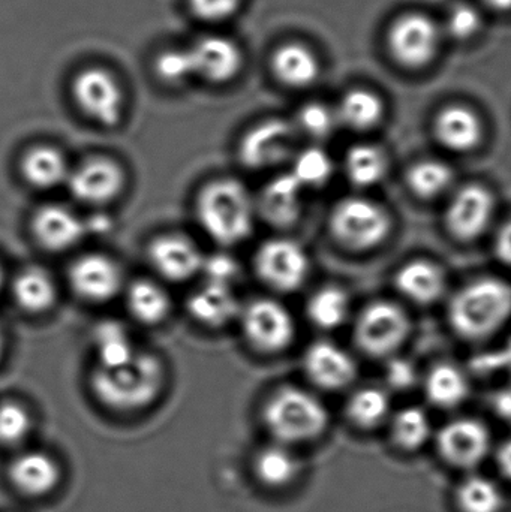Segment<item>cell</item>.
Instances as JSON below:
<instances>
[{"label": "cell", "mask_w": 511, "mask_h": 512, "mask_svg": "<svg viewBox=\"0 0 511 512\" xmlns=\"http://www.w3.org/2000/svg\"><path fill=\"white\" fill-rule=\"evenodd\" d=\"M165 367L150 352H137L128 363L93 369L90 387L96 399L117 412H135L152 405L164 390Z\"/></svg>", "instance_id": "6da1fadb"}, {"label": "cell", "mask_w": 511, "mask_h": 512, "mask_svg": "<svg viewBox=\"0 0 511 512\" xmlns=\"http://www.w3.org/2000/svg\"><path fill=\"white\" fill-rule=\"evenodd\" d=\"M195 212L204 233L225 248L245 242L258 215L254 198L234 179H219L204 186Z\"/></svg>", "instance_id": "7a4b0ae2"}, {"label": "cell", "mask_w": 511, "mask_h": 512, "mask_svg": "<svg viewBox=\"0 0 511 512\" xmlns=\"http://www.w3.org/2000/svg\"><path fill=\"white\" fill-rule=\"evenodd\" d=\"M510 316L511 286L504 280H474L450 301V324L464 339H486L497 333Z\"/></svg>", "instance_id": "3957f363"}, {"label": "cell", "mask_w": 511, "mask_h": 512, "mask_svg": "<svg viewBox=\"0 0 511 512\" xmlns=\"http://www.w3.org/2000/svg\"><path fill=\"white\" fill-rule=\"evenodd\" d=\"M264 423L278 444L312 441L326 430L329 414L323 403L308 391L285 387L264 406Z\"/></svg>", "instance_id": "277c9868"}, {"label": "cell", "mask_w": 511, "mask_h": 512, "mask_svg": "<svg viewBox=\"0 0 511 512\" xmlns=\"http://www.w3.org/2000/svg\"><path fill=\"white\" fill-rule=\"evenodd\" d=\"M392 225L387 210L366 198H345L330 213V233L339 245L351 251H368L381 245Z\"/></svg>", "instance_id": "5b68a950"}, {"label": "cell", "mask_w": 511, "mask_h": 512, "mask_svg": "<svg viewBox=\"0 0 511 512\" xmlns=\"http://www.w3.org/2000/svg\"><path fill=\"white\" fill-rule=\"evenodd\" d=\"M71 93L81 113L98 125L114 128L122 120L125 95L107 69L93 66L78 72L72 80Z\"/></svg>", "instance_id": "8992f818"}, {"label": "cell", "mask_w": 511, "mask_h": 512, "mask_svg": "<svg viewBox=\"0 0 511 512\" xmlns=\"http://www.w3.org/2000/svg\"><path fill=\"white\" fill-rule=\"evenodd\" d=\"M410 328V319L398 304L377 301L360 313L354 339L366 355L387 357L401 348Z\"/></svg>", "instance_id": "52a82bcc"}, {"label": "cell", "mask_w": 511, "mask_h": 512, "mask_svg": "<svg viewBox=\"0 0 511 512\" xmlns=\"http://www.w3.org/2000/svg\"><path fill=\"white\" fill-rule=\"evenodd\" d=\"M240 324L249 345L263 354L284 351L296 337V324L284 304L270 298L249 303L240 313Z\"/></svg>", "instance_id": "ba28073f"}, {"label": "cell", "mask_w": 511, "mask_h": 512, "mask_svg": "<svg viewBox=\"0 0 511 512\" xmlns=\"http://www.w3.org/2000/svg\"><path fill=\"white\" fill-rule=\"evenodd\" d=\"M440 29L425 14H405L390 27L387 35L390 53L405 68H423L437 56Z\"/></svg>", "instance_id": "9c48e42d"}, {"label": "cell", "mask_w": 511, "mask_h": 512, "mask_svg": "<svg viewBox=\"0 0 511 512\" xmlns=\"http://www.w3.org/2000/svg\"><path fill=\"white\" fill-rule=\"evenodd\" d=\"M258 277L278 292H293L305 283L309 258L299 243L273 239L263 243L254 258Z\"/></svg>", "instance_id": "30bf717a"}, {"label": "cell", "mask_w": 511, "mask_h": 512, "mask_svg": "<svg viewBox=\"0 0 511 512\" xmlns=\"http://www.w3.org/2000/svg\"><path fill=\"white\" fill-rule=\"evenodd\" d=\"M294 146L293 125L284 120H267L249 129L240 141V162L251 170H267L290 159Z\"/></svg>", "instance_id": "8fae6325"}, {"label": "cell", "mask_w": 511, "mask_h": 512, "mask_svg": "<svg viewBox=\"0 0 511 512\" xmlns=\"http://www.w3.org/2000/svg\"><path fill=\"white\" fill-rule=\"evenodd\" d=\"M66 185L80 203L104 206L122 194L126 174L113 159L92 158L71 170Z\"/></svg>", "instance_id": "7c38bea8"}, {"label": "cell", "mask_w": 511, "mask_h": 512, "mask_svg": "<svg viewBox=\"0 0 511 512\" xmlns=\"http://www.w3.org/2000/svg\"><path fill=\"white\" fill-rule=\"evenodd\" d=\"M495 212L492 192L483 185H467L456 192L446 212V227L459 242L479 239Z\"/></svg>", "instance_id": "4fadbf2b"}, {"label": "cell", "mask_w": 511, "mask_h": 512, "mask_svg": "<svg viewBox=\"0 0 511 512\" xmlns=\"http://www.w3.org/2000/svg\"><path fill=\"white\" fill-rule=\"evenodd\" d=\"M69 283L75 294L83 300L105 303L116 297L122 289V268L110 256L83 255L72 262Z\"/></svg>", "instance_id": "5bb4252c"}, {"label": "cell", "mask_w": 511, "mask_h": 512, "mask_svg": "<svg viewBox=\"0 0 511 512\" xmlns=\"http://www.w3.org/2000/svg\"><path fill=\"white\" fill-rule=\"evenodd\" d=\"M149 261L159 276L182 283L201 273L204 255L188 237L165 234L149 246Z\"/></svg>", "instance_id": "9a60e30c"}, {"label": "cell", "mask_w": 511, "mask_h": 512, "mask_svg": "<svg viewBox=\"0 0 511 512\" xmlns=\"http://www.w3.org/2000/svg\"><path fill=\"white\" fill-rule=\"evenodd\" d=\"M489 447L491 436L485 424L470 418L446 424L438 435L441 456L459 468L479 465L488 456Z\"/></svg>", "instance_id": "2e32d148"}, {"label": "cell", "mask_w": 511, "mask_h": 512, "mask_svg": "<svg viewBox=\"0 0 511 512\" xmlns=\"http://www.w3.org/2000/svg\"><path fill=\"white\" fill-rule=\"evenodd\" d=\"M195 77L213 84L234 80L242 71L243 53L233 39L210 35L198 39L191 48Z\"/></svg>", "instance_id": "e0dca14e"}, {"label": "cell", "mask_w": 511, "mask_h": 512, "mask_svg": "<svg viewBox=\"0 0 511 512\" xmlns=\"http://www.w3.org/2000/svg\"><path fill=\"white\" fill-rule=\"evenodd\" d=\"M306 375L324 390H341L356 379L357 366L353 358L335 343L318 340L306 349L303 357Z\"/></svg>", "instance_id": "ac0fdd59"}, {"label": "cell", "mask_w": 511, "mask_h": 512, "mask_svg": "<svg viewBox=\"0 0 511 512\" xmlns=\"http://www.w3.org/2000/svg\"><path fill=\"white\" fill-rule=\"evenodd\" d=\"M32 233L45 251L65 252L86 237L87 222L66 207L50 204L33 215Z\"/></svg>", "instance_id": "d6986e66"}, {"label": "cell", "mask_w": 511, "mask_h": 512, "mask_svg": "<svg viewBox=\"0 0 511 512\" xmlns=\"http://www.w3.org/2000/svg\"><path fill=\"white\" fill-rule=\"evenodd\" d=\"M303 189L291 171L276 176L264 186L255 201L258 215L272 227H293L302 215Z\"/></svg>", "instance_id": "ffe728a7"}, {"label": "cell", "mask_w": 511, "mask_h": 512, "mask_svg": "<svg viewBox=\"0 0 511 512\" xmlns=\"http://www.w3.org/2000/svg\"><path fill=\"white\" fill-rule=\"evenodd\" d=\"M188 310L195 321L206 327L219 328L240 318L242 307L233 286L204 282L188 298Z\"/></svg>", "instance_id": "44dd1931"}, {"label": "cell", "mask_w": 511, "mask_h": 512, "mask_svg": "<svg viewBox=\"0 0 511 512\" xmlns=\"http://www.w3.org/2000/svg\"><path fill=\"white\" fill-rule=\"evenodd\" d=\"M437 140L453 152H470L483 140V123L477 113L464 105H450L435 119Z\"/></svg>", "instance_id": "7402d4cb"}, {"label": "cell", "mask_w": 511, "mask_h": 512, "mask_svg": "<svg viewBox=\"0 0 511 512\" xmlns=\"http://www.w3.org/2000/svg\"><path fill=\"white\" fill-rule=\"evenodd\" d=\"M9 477L20 492L29 496H44L56 489L60 469L56 460L42 451H29L12 462Z\"/></svg>", "instance_id": "603a6c76"}, {"label": "cell", "mask_w": 511, "mask_h": 512, "mask_svg": "<svg viewBox=\"0 0 511 512\" xmlns=\"http://www.w3.org/2000/svg\"><path fill=\"white\" fill-rule=\"evenodd\" d=\"M272 71L284 86L305 89L318 80L321 65L311 48L288 42L273 53Z\"/></svg>", "instance_id": "cb8c5ba5"}, {"label": "cell", "mask_w": 511, "mask_h": 512, "mask_svg": "<svg viewBox=\"0 0 511 512\" xmlns=\"http://www.w3.org/2000/svg\"><path fill=\"white\" fill-rule=\"evenodd\" d=\"M396 288L414 303H435L446 291V277L434 262L414 259L399 268L395 276Z\"/></svg>", "instance_id": "d4e9b609"}, {"label": "cell", "mask_w": 511, "mask_h": 512, "mask_svg": "<svg viewBox=\"0 0 511 512\" xmlns=\"http://www.w3.org/2000/svg\"><path fill=\"white\" fill-rule=\"evenodd\" d=\"M20 167L24 180L32 188L42 191L57 188L68 182L71 173L63 153L51 146H36L27 150L21 159Z\"/></svg>", "instance_id": "484cf974"}, {"label": "cell", "mask_w": 511, "mask_h": 512, "mask_svg": "<svg viewBox=\"0 0 511 512\" xmlns=\"http://www.w3.org/2000/svg\"><path fill=\"white\" fill-rule=\"evenodd\" d=\"M12 294L21 309L29 313H45L56 303V283L44 268H26L12 285Z\"/></svg>", "instance_id": "4316f807"}, {"label": "cell", "mask_w": 511, "mask_h": 512, "mask_svg": "<svg viewBox=\"0 0 511 512\" xmlns=\"http://www.w3.org/2000/svg\"><path fill=\"white\" fill-rule=\"evenodd\" d=\"M126 304L131 315L144 325L161 324L171 309L167 291L147 279L135 280L128 286Z\"/></svg>", "instance_id": "83f0119b"}, {"label": "cell", "mask_w": 511, "mask_h": 512, "mask_svg": "<svg viewBox=\"0 0 511 512\" xmlns=\"http://www.w3.org/2000/svg\"><path fill=\"white\" fill-rule=\"evenodd\" d=\"M255 474L264 486L281 489L296 480L302 465L288 445H269L255 459Z\"/></svg>", "instance_id": "f1b7e54d"}, {"label": "cell", "mask_w": 511, "mask_h": 512, "mask_svg": "<svg viewBox=\"0 0 511 512\" xmlns=\"http://www.w3.org/2000/svg\"><path fill=\"white\" fill-rule=\"evenodd\" d=\"M383 116L384 104L380 96L366 89H353L345 93L336 111L339 122L354 131L374 128Z\"/></svg>", "instance_id": "f546056e"}, {"label": "cell", "mask_w": 511, "mask_h": 512, "mask_svg": "<svg viewBox=\"0 0 511 512\" xmlns=\"http://www.w3.org/2000/svg\"><path fill=\"white\" fill-rule=\"evenodd\" d=\"M93 346L99 367H117L135 357L131 337L119 322L104 321L93 331Z\"/></svg>", "instance_id": "4dcf8cb0"}, {"label": "cell", "mask_w": 511, "mask_h": 512, "mask_svg": "<svg viewBox=\"0 0 511 512\" xmlns=\"http://www.w3.org/2000/svg\"><path fill=\"white\" fill-rule=\"evenodd\" d=\"M426 396L438 408L450 409L467 399V378L452 364H438L426 378Z\"/></svg>", "instance_id": "1f68e13d"}, {"label": "cell", "mask_w": 511, "mask_h": 512, "mask_svg": "<svg viewBox=\"0 0 511 512\" xmlns=\"http://www.w3.org/2000/svg\"><path fill=\"white\" fill-rule=\"evenodd\" d=\"M345 170L351 183L360 188L377 185L387 173V158L383 150L371 144H357L348 150Z\"/></svg>", "instance_id": "d6a6232c"}, {"label": "cell", "mask_w": 511, "mask_h": 512, "mask_svg": "<svg viewBox=\"0 0 511 512\" xmlns=\"http://www.w3.org/2000/svg\"><path fill=\"white\" fill-rule=\"evenodd\" d=\"M309 319L323 330H333L344 324L350 312V300L344 289L327 286L309 298L306 306Z\"/></svg>", "instance_id": "836d02e7"}, {"label": "cell", "mask_w": 511, "mask_h": 512, "mask_svg": "<svg viewBox=\"0 0 511 512\" xmlns=\"http://www.w3.org/2000/svg\"><path fill=\"white\" fill-rule=\"evenodd\" d=\"M453 179L449 165L441 161H420L408 170V188L417 197L431 200L443 194Z\"/></svg>", "instance_id": "e575fe53"}, {"label": "cell", "mask_w": 511, "mask_h": 512, "mask_svg": "<svg viewBox=\"0 0 511 512\" xmlns=\"http://www.w3.org/2000/svg\"><path fill=\"white\" fill-rule=\"evenodd\" d=\"M458 502L464 512H500L504 498L494 481L476 475L461 484Z\"/></svg>", "instance_id": "d590c367"}, {"label": "cell", "mask_w": 511, "mask_h": 512, "mask_svg": "<svg viewBox=\"0 0 511 512\" xmlns=\"http://www.w3.org/2000/svg\"><path fill=\"white\" fill-rule=\"evenodd\" d=\"M389 409V397L378 388H363L357 391L347 406L348 417L362 429H372L383 423Z\"/></svg>", "instance_id": "8d00e7d4"}, {"label": "cell", "mask_w": 511, "mask_h": 512, "mask_svg": "<svg viewBox=\"0 0 511 512\" xmlns=\"http://www.w3.org/2000/svg\"><path fill=\"white\" fill-rule=\"evenodd\" d=\"M291 173L303 188H318L332 177L333 161L323 149L309 147L297 153Z\"/></svg>", "instance_id": "74e56055"}, {"label": "cell", "mask_w": 511, "mask_h": 512, "mask_svg": "<svg viewBox=\"0 0 511 512\" xmlns=\"http://www.w3.org/2000/svg\"><path fill=\"white\" fill-rule=\"evenodd\" d=\"M431 435V423L425 412L419 408H407L396 415L393 436L396 444L405 450H417Z\"/></svg>", "instance_id": "f35d334b"}, {"label": "cell", "mask_w": 511, "mask_h": 512, "mask_svg": "<svg viewBox=\"0 0 511 512\" xmlns=\"http://www.w3.org/2000/svg\"><path fill=\"white\" fill-rule=\"evenodd\" d=\"M32 429V418L20 403L0 405V444L17 445L27 438Z\"/></svg>", "instance_id": "ab89813d"}, {"label": "cell", "mask_w": 511, "mask_h": 512, "mask_svg": "<svg viewBox=\"0 0 511 512\" xmlns=\"http://www.w3.org/2000/svg\"><path fill=\"white\" fill-rule=\"evenodd\" d=\"M155 72L164 83L180 84L195 77L194 62L189 50L162 51L155 60Z\"/></svg>", "instance_id": "60d3db41"}, {"label": "cell", "mask_w": 511, "mask_h": 512, "mask_svg": "<svg viewBox=\"0 0 511 512\" xmlns=\"http://www.w3.org/2000/svg\"><path fill=\"white\" fill-rule=\"evenodd\" d=\"M482 29V15L468 3L453 6L446 20V30L456 39H470Z\"/></svg>", "instance_id": "b9f144b4"}, {"label": "cell", "mask_w": 511, "mask_h": 512, "mask_svg": "<svg viewBox=\"0 0 511 512\" xmlns=\"http://www.w3.org/2000/svg\"><path fill=\"white\" fill-rule=\"evenodd\" d=\"M338 120L326 105L308 104L300 110L299 128L309 137L324 138L333 131Z\"/></svg>", "instance_id": "7bdbcfd3"}, {"label": "cell", "mask_w": 511, "mask_h": 512, "mask_svg": "<svg viewBox=\"0 0 511 512\" xmlns=\"http://www.w3.org/2000/svg\"><path fill=\"white\" fill-rule=\"evenodd\" d=\"M201 273L206 277V282L221 283V285L233 286L240 273L236 259L225 254L204 256Z\"/></svg>", "instance_id": "ee69618b"}, {"label": "cell", "mask_w": 511, "mask_h": 512, "mask_svg": "<svg viewBox=\"0 0 511 512\" xmlns=\"http://www.w3.org/2000/svg\"><path fill=\"white\" fill-rule=\"evenodd\" d=\"M195 17L209 23L227 20L236 14L242 0H188Z\"/></svg>", "instance_id": "f6af8a7d"}, {"label": "cell", "mask_w": 511, "mask_h": 512, "mask_svg": "<svg viewBox=\"0 0 511 512\" xmlns=\"http://www.w3.org/2000/svg\"><path fill=\"white\" fill-rule=\"evenodd\" d=\"M473 367L479 372H495V370H509L511 372V340L503 349L485 352V354L474 358Z\"/></svg>", "instance_id": "bcb514c9"}, {"label": "cell", "mask_w": 511, "mask_h": 512, "mask_svg": "<svg viewBox=\"0 0 511 512\" xmlns=\"http://www.w3.org/2000/svg\"><path fill=\"white\" fill-rule=\"evenodd\" d=\"M416 381V369L407 360L396 358L387 366V382L396 390H407Z\"/></svg>", "instance_id": "7dc6e473"}, {"label": "cell", "mask_w": 511, "mask_h": 512, "mask_svg": "<svg viewBox=\"0 0 511 512\" xmlns=\"http://www.w3.org/2000/svg\"><path fill=\"white\" fill-rule=\"evenodd\" d=\"M495 252L504 264L511 265V221L507 222L495 240Z\"/></svg>", "instance_id": "c3c4849f"}, {"label": "cell", "mask_w": 511, "mask_h": 512, "mask_svg": "<svg viewBox=\"0 0 511 512\" xmlns=\"http://www.w3.org/2000/svg\"><path fill=\"white\" fill-rule=\"evenodd\" d=\"M492 405L498 417L511 421V387L498 391L492 400Z\"/></svg>", "instance_id": "681fc988"}, {"label": "cell", "mask_w": 511, "mask_h": 512, "mask_svg": "<svg viewBox=\"0 0 511 512\" xmlns=\"http://www.w3.org/2000/svg\"><path fill=\"white\" fill-rule=\"evenodd\" d=\"M498 465L504 475L511 480V439L501 448L500 454H498Z\"/></svg>", "instance_id": "f907efd6"}, {"label": "cell", "mask_w": 511, "mask_h": 512, "mask_svg": "<svg viewBox=\"0 0 511 512\" xmlns=\"http://www.w3.org/2000/svg\"><path fill=\"white\" fill-rule=\"evenodd\" d=\"M485 2L495 11H511V0H485Z\"/></svg>", "instance_id": "816d5d0a"}, {"label": "cell", "mask_w": 511, "mask_h": 512, "mask_svg": "<svg viewBox=\"0 0 511 512\" xmlns=\"http://www.w3.org/2000/svg\"><path fill=\"white\" fill-rule=\"evenodd\" d=\"M3 352H5V337H3L2 330H0V360H2Z\"/></svg>", "instance_id": "f5cc1de1"}, {"label": "cell", "mask_w": 511, "mask_h": 512, "mask_svg": "<svg viewBox=\"0 0 511 512\" xmlns=\"http://www.w3.org/2000/svg\"><path fill=\"white\" fill-rule=\"evenodd\" d=\"M3 279H5V277H3V270H2V267H0V288H2V285H3Z\"/></svg>", "instance_id": "db71d44e"}]
</instances>
